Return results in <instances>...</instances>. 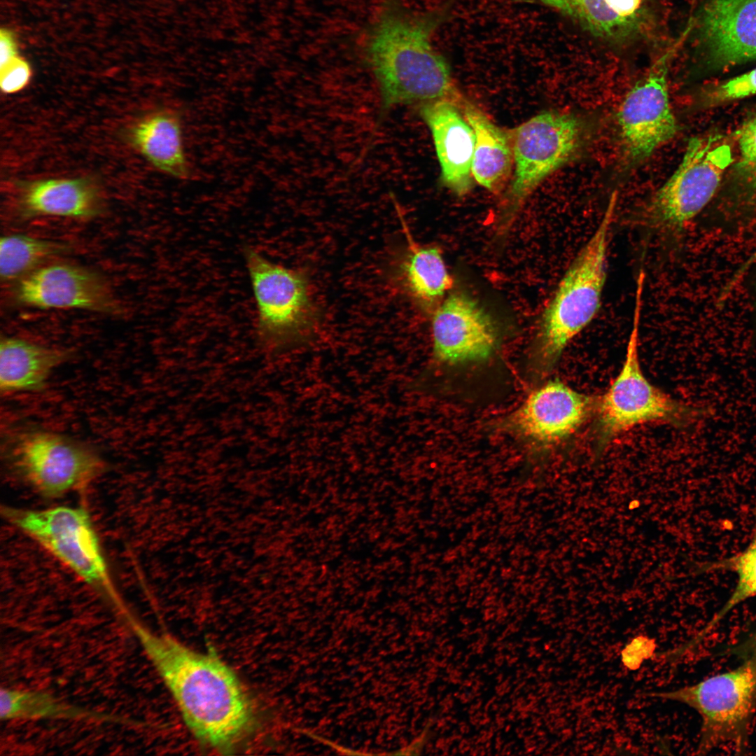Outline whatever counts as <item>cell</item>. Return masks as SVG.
<instances>
[{
  "label": "cell",
  "mask_w": 756,
  "mask_h": 756,
  "mask_svg": "<svg viewBox=\"0 0 756 756\" xmlns=\"http://www.w3.org/2000/svg\"><path fill=\"white\" fill-rule=\"evenodd\" d=\"M612 200L597 228L568 268L545 308L536 351L538 368L548 372L568 344L598 314L607 277Z\"/></svg>",
  "instance_id": "3957f363"
},
{
  "label": "cell",
  "mask_w": 756,
  "mask_h": 756,
  "mask_svg": "<svg viewBox=\"0 0 756 756\" xmlns=\"http://www.w3.org/2000/svg\"><path fill=\"white\" fill-rule=\"evenodd\" d=\"M644 279H637L633 327L621 370L598 403L599 448L636 426L654 421L684 424L700 410L678 402L653 386L643 374L638 358V333Z\"/></svg>",
  "instance_id": "8992f818"
},
{
  "label": "cell",
  "mask_w": 756,
  "mask_h": 756,
  "mask_svg": "<svg viewBox=\"0 0 756 756\" xmlns=\"http://www.w3.org/2000/svg\"><path fill=\"white\" fill-rule=\"evenodd\" d=\"M756 94V68L713 87L706 95L710 105H718Z\"/></svg>",
  "instance_id": "4316f807"
},
{
  "label": "cell",
  "mask_w": 756,
  "mask_h": 756,
  "mask_svg": "<svg viewBox=\"0 0 756 756\" xmlns=\"http://www.w3.org/2000/svg\"><path fill=\"white\" fill-rule=\"evenodd\" d=\"M510 134L514 169L502 212L503 230L540 183L577 155L584 140L582 121L573 114L556 111L538 113Z\"/></svg>",
  "instance_id": "ba28073f"
},
{
  "label": "cell",
  "mask_w": 756,
  "mask_h": 756,
  "mask_svg": "<svg viewBox=\"0 0 756 756\" xmlns=\"http://www.w3.org/2000/svg\"><path fill=\"white\" fill-rule=\"evenodd\" d=\"M0 342V389L3 393L41 390L51 372L71 356L68 350L20 338L2 337Z\"/></svg>",
  "instance_id": "44dd1931"
},
{
  "label": "cell",
  "mask_w": 756,
  "mask_h": 756,
  "mask_svg": "<svg viewBox=\"0 0 756 756\" xmlns=\"http://www.w3.org/2000/svg\"><path fill=\"white\" fill-rule=\"evenodd\" d=\"M435 359L447 364L487 360L498 344L493 317L475 299L462 293L451 294L432 318Z\"/></svg>",
  "instance_id": "4fadbf2b"
},
{
  "label": "cell",
  "mask_w": 756,
  "mask_h": 756,
  "mask_svg": "<svg viewBox=\"0 0 756 756\" xmlns=\"http://www.w3.org/2000/svg\"><path fill=\"white\" fill-rule=\"evenodd\" d=\"M455 0L414 13L402 0H384L365 36L367 62L379 85L383 111L401 104L464 97L446 59L433 47L436 31L451 16Z\"/></svg>",
  "instance_id": "7a4b0ae2"
},
{
  "label": "cell",
  "mask_w": 756,
  "mask_h": 756,
  "mask_svg": "<svg viewBox=\"0 0 756 756\" xmlns=\"http://www.w3.org/2000/svg\"><path fill=\"white\" fill-rule=\"evenodd\" d=\"M736 139L740 153L738 171L748 183L756 187V114L741 126Z\"/></svg>",
  "instance_id": "484cf974"
},
{
  "label": "cell",
  "mask_w": 756,
  "mask_h": 756,
  "mask_svg": "<svg viewBox=\"0 0 756 756\" xmlns=\"http://www.w3.org/2000/svg\"><path fill=\"white\" fill-rule=\"evenodd\" d=\"M650 696L676 701L695 710L701 718L698 750H742L756 698V662L712 676L674 690Z\"/></svg>",
  "instance_id": "9c48e42d"
},
{
  "label": "cell",
  "mask_w": 756,
  "mask_h": 756,
  "mask_svg": "<svg viewBox=\"0 0 756 756\" xmlns=\"http://www.w3.org/2000/svg\"><path fill=\"white\" fill-rule=\"evenodd\" d=\"M183 121L174 107H162L142 117L132 128L134 148L158 171L175 179H188L190 164L184 143Z\"/></svg>",
  "instance_id": "d6986e66"
},
{
  "label": "cell",
  "mask_w": 756,
  "mask_h": 756,
  "mask_svg": "<svg viewBox=\"0 0 756 756\" xmlns=\"http://www.w3.org/2000/svg\"><path fill=\"white\" fill-rule=\"evenodd\" d=\"M592 400L559 380L533 391L503 426L534 442L550 444L573 433L590 412Z\"/></svg>",
  "instance_id": "5bb4252c"
},
{
  "label": "cell",
  "mask_w": 756,
  "mask_h": 756,
  "mask_svg": "<svg viewBox=\"0 0 756 756\" xmlns=\"http://www.w3.org/2000/svg\"><path fill=\"white\" fill-rule=\"evenodd\" d=\"M732 161L731 148L720 136L691 139L678 168L648 205V225L665 232L682 228L713 197Z\"/></svg>",
  "instance_id": "30bf717a"
},
{
  "label": "cell",
  "mask_w": 756,
  "mask_h": 756,
  "mask_svg": "<svg viewBox=\"0 0 756 756\" xmlns=\"http://www.w3.org/2000/svg\"><path fill=\"white\" fill-rule=\"evenodd\" d=\"M674 48L652 66L624 97L617 113L620 134L627 160L643 161L672 139L678 125L668 90V61Z\"/></svg>",
  "instance_id": "8fae6325"
},
{
  "label": "cell",
  "mask_w": 756,
  "mask_h": 756,
  "mask_svg": "<svg viewBox=\"0 0 756 756\" xmlns=\"http://www.w3.org/2000/svg\"><path fill=\"white\" fill-rule=\"evenodd\" d=\"M0 87L6 94L24 89L29 83L31 69L27 61L18 56L0 67Z\"/></svg>",
  "instance_id": "83f0119b"
},
{
  "label": "cell",
  "mask_w": 756,
  "mask_h": 756,
  "mask_svg": "<svg viewBox=\"0 0 756 756\" xmlns=\"http://www.w3.org/2000/svg\"><path fill=\"white\" fill-rule=\"evenodd\" d=\"M11 469L45 498H56L87 486L106 470L90 444L41 429H22L6 439Z\"/></svg>",
  "instance_id": "52a82bcc"
},
{
  "label": "cell",
  "mask_w": 756,
  "mask_h": 756,
  "mask_svg": "<svg viewBox=\"0 0 756 756\" xmlns=\"http://www.w3.org/2000/svg\"><path fill=\"white\" fill-rule=\"evenodd\" d=\"M18 56V45L15 34L8 29H1L0 31V67Z\"/></svg>",
  "instance_id": "f1b7e54d"
},
{
  "label": "cell",
  "mask_w": 756,
  "mask_h": 756,
  "mask_svg": "<svg viewBox=\"0 0 756 756\" xmlns=\"http://www.w3.org/2000/svg\"><path fill=\"white\" fill-rule=\"evenodd\" d=\"M540 1L611 45H625L638 39L649 22L645 0Z\"/></svg>",
  "instance_id": "e0dca14e"
},
{
  "label": "cell",
  "mask_w": 756,
  "mask_h": 756,
  "mask_svg": "<svg viewBox=\"0 0 756 756\" xmlns=\"http://www.w3.org/2000/svg\"><path fill=\"white\" fill-rule=\"evenodd\" d=\"M419 112L430 130L443 184L457 195L472 187L475 134L459 106L440 99L421 104Z\"/></svg>",
  "instance_id": "2e32d148"
},
{
  "label": "cell",
  "mask_w": 756,
  "mask_h": 756,
  "mask_svg": "<svg viewBox=\"0 0 756 756\" xmlns=\"http://www.w3.org/2000/svg\"><path fill=\"white\" fill-rule=\"evenodd\" d=\"M69 248L65 243L22 234L3 236L0 240L1 279L18 281L45 261Z\"/></svg>",
  "instance_id": "cb8c5ba5"
},
{
  "label": "cell",
  "mask_w": 756,
  "mask_h": 756,
  "mask_svg": "<svg viewBox=\"0 0 756 756\" xmlns=\"http://www.w3.org/2000/svg\"><path fill=\"white\" fill-rule=\"evenodd\" d=\"M406 231L408 247L396 265V274L404 288L422 304H430L450 288L451 280L437 248L417 246Z\"/></svg>",
  "instance_id": "7402d4cb"
},
{
  "label": "cell",
  "mask_w": 756,
  "mask_h": 756,
  "mask_svg": "<svg viewBox=\"0 0 756 756\" xmlns=\"http://www.w3.org/2000/svg\"><path fill=\"white\" fill-rule=\"evenodd\" d=\"M715 570L732 571L736 576L735 589L723 607L707 625L693 638L700 642L732 609L746 600L756 597V535L743 551L712 565Z\"/></svg>",
  "instance_id": "d4e9b609"
},
{
  "label": "cell",
  "mask_w": 756,
  "mask_h": 756,
  "mask_svg": "<svg viewBox=\"0 0 756 756\" xmlns=\"http://www.w3.org/2000/svg\"><path fill=\"white\" fill-rule=\"evenodd\" d=\"M243 252L257 308L259 343L276 353L307 342L318 316L305 275L272 262L250 246Z\"/></svg>",
  "instance_id": "5b68a950"
},
{
  "label": "cell",
  "mask_w": 756,
  "mask_h": 756,
  "mask_svg": "<svg viewBox=\"0 0 756 756\" xmlns=\"http://www.w3.org/2000/svg\"><path fill=\"white\" fill-rule=\"evenodd\" d=\"M15 301L38 309H77L105 314L120 309L113 292L99 273L80 265H42L17 282Z\"/></svg>",
  "instance_id": "7c38bea8"
},
{
  "label": "cell",
  "mask_w": 756,
  "mask_h": 756,
  "mask_svg": "<svg viewBox=\"0 0 756 756\" xmlns=\"http://www.w3.org/2000/svg\"><path fill=\"white\" fill-rule=\"evenodd\" d=\"M697 39L715 67L756 59V0H707L699 18Z\"/></svg>",
  "instance_id": "9a60e30c"
},
{
  "label": "cell",
  "mask_w": 756,
  "mask_h": 756,
  "mask_svg": "<svg viewBox=\"0 0 756 756\" xmlns=\"http://www.w3.org/2000/svg\"><path fill=\"white\" fill-rule=\"evenodd\" d=\"M1 511L8 522L95 589L127 621L132 617L115 589L86 509L63 505L43 510L5 506Z\"/></svg>",
  "instance_id": "277c9868"
},
{
  "label": "cell",
  "mask_w": 756,
  "mask_h": 756,
  "mask_svg": "<svg viewBox=\"0 0 756 756\" xmlns=\"http://www.w3.org/2000/svg\"><path fill=\"white\" fill-rule=\"evenodd\" d=\"M128 622L196 738L223 754L234 750L254 721L251 701L236 673L213 652L190 649L134 618Z\"/></svg>",
  "instance_id": "6da1fadb"
},
{
  "label": "cell",
  "mask_w": 756,
  "mask_h": 756,
  "mask_svg": "<svg viewBox=\"0 0 756 756\" xmlns=\"http://www.w3.org/2000/svg\"><path fill=\"white\" fill-rule=\"evenodd\" d=\"M460 108L475 134L472 177L486 189L497 192L507 181L514 164L510 132L498 127L478 106L465 98Z\"/></svg>",
  "instance_id": "ffe728a7"
},
{
  "label": "cell",
  "mask_w": 756,
  "mask_h": 756,
  "mask_svg": "<svg viewBox=\"0 0 756 756\" xmlns=\"http://www.w3.org/2000/svg\"><path fill=\"white\" fill-rule=\"evenodd\" d=\"M23 218L55 216L90 218L101 214L100 190L87 177L45 178L23 182L17 197Z\"/></svg>",
  "instance_id": "ac0fdd59"
},
{
  "label": "cell",
  "mask_w": 756,
  "mask_h": 756,
  "mask_svg": "<svg viewBox=\"0 0 756 756\" xmlns=\"http://www.w3.org/2000/svg\"><path fill=\"white\" fill-rule=\"evenodd\" d=\"M0 717L2 720L110 718L102 713L66 704L47 692L10 688H1Z\"/></svg>",
  "instance_id": "603a6c76"
}]
</instances>
